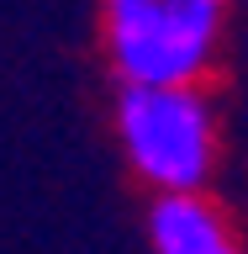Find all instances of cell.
Returning <instances> with one entry per match:
<instances>
[{"mask_svg": "<svg viewBox=\"0 0 248 254\" xmlns=\"http://www.w3.org/2000/svg\"><path fill=\"white\" fill-rule=\"evenodd\" d=\"M148 249L153 254H248V238L211 190H180V196H148Z\"/></svg>", "mask_w": 248, "mask_h": 254, "instance_id": "cell-3", "label": "cell"}, {"mask_svg": "<svg viewBox=\"0 0 248 254\" xmlns=\"http://www.w3.org/2000/svg\"><path fill=\"white\" fill-rule=\"evenodd\" d=\"M238 0H100V59L116 85H211Z\"/></svg>", "mask_w": 248, "mask_h": 254, "instance_id": "cell-2", "label": "cell"}, {"mask_svg": "<svg viewBox=\"0 0 248 254\" xmlns=\"http://www.w3.org/2000/svg\"><path fill=\"white\" fill-rule=\"evenodd\" d=\"M111 132L148 196L211 190L222 175V106L211 85H116Z\"/></svg>", "mask_w": 248, "mask_h": 254, "instance_id": "cell-1", "label": "cell"}]
</instances>
